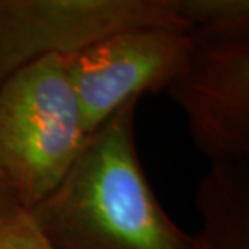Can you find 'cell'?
<instances>
[{
	"label": "cell",
	"mask_w": 249,
	"mask_h": 249,
	"mask_svg": "<svg viewBox=\"0 0 249 249\" xmlns=\"http://www.w3.org/2000/svg\"><path fill=\"white\" fill-rule=\"evenodd\" d=\"M129 99L84 141L76 160L29 217L55 249H194L159 204L138 156Z\"/></svg>",
	"instance_id": "cell-1"
},
{
	"label": "cell",
	"mask_w": 249,
	"mask_h": 249,
	"mask_svg": "<svg viewBox=\"0 0 249 249\" xmlns=\"http://www.w3.org/2000/svg\"><path fill=\"white\" fill-rule=\"evenodd\" d=\"M86 138L68 53L44 57L0 88V186L24 211L60 185Z\"/></svg>",
	"instance_id": "cell-2"
},
{
	"label": "cell",
	"mask_w": 249,
	"mask_h": 249,
	"mask_svg": "<svg viewBox=\"0 0 249 249\" xmlns=\"http://www.w3.org/2000/svg\"><path fill=\"white\" fill-rule=\"evenodd\" d=\"M133 26L186 28L177 0H0V88L44 57Z\"/></svg>",
	"instance_id": "cell-3"
},
{
	"label": "cell",
	"mask_w": 249,
	"mask_h": 249,
	"mask_svg": "<svg viewBox=\"0 0 249 249\" xmlns=\"http://www.w3.org/2000/svg\"><path fill=\"white\" fill-rule=\"evenodd\" d=\"M193 49L194 37L186 28L133 26L68 53V74L88 136L129 99L167 91Z\"/></svg>",
	"instance_id": "cell-4"
},
{
	"label": "cell",
	"mask_w": 249,
	"mask_h": 249,
	"mask_svg": "<svg viewBox=\"0 0 249 249\" xmlns=\"http://www.w3.org/2000/svg\"><path fill=\"white\" fill-rule=\"evenodd\" d=\"M211 163L249 162V41H197L167 89Z\"/></svg>",
	"instance_id": "cell-5"
},
{
	"label": "cell",
	"mask_w": 249,
	"mask_h": 249,
	"mask_svg": "<svg viewBox=\"0 0 249 249\" xmlns=\"http://www.w3.org/2000/svg\"><path fill=\"white\" fill-rule=\"evenodd\" d=\"M204 249H249V162L211 163L196 191Z\"/></svg>",
	"instance_id": "cell-6"
},
{
	"label": "cell",
	"mask_w": 249,
	"mask_h": 249,
	"mask_svg": "<svg viewBox=\"0 0 249 249\" xmlns=\"http://www.w3.org/2000/svg\"><path fill=\"white\" fill-rule=\"evenodd\" d=\"M177 10L197 41H249L248 0H177Z\"/></svg>",
	"instance_id": "cell-7"
},
{
	"label": "cell",
	"mask_w": 249,
	"mask_h": 249,
	"mask_svg": "<svg viewBox=\"0 0 249 249\" xmlns=\"http://www.w3.org/2000/svg\"><path fill=\"white\" fill-rule=\"evenodd\" d=\"M0 249H55L34 225L29 212L15 206L0 213Z\"/></svg>",
	"instance_id": "cell-8"
},
{
	"label": "cell",
	"mask_w": 249,
	"mask_h": 249,
	"mask_svg": "<svg viewBox=\"0 0 249 249\" xmlns=\"http://www.w3.org/2000/svg\"><path fill=\"white\" fill-rule=\"evenodd\" d=\"M15 206H17V204L12 201V197H10L8 194L5 193V189L0 186V213H3L5 211H8V209H12Z\"/></svg>",
	"instance_id": "cell-9"
},
{
	"label": "cell",
	"mask_w": 249,
	"mask_h": 249,
	"mask_svg": "<svg viewBox=\"0 0 249 249\" xmlns=\"http://www.w3.org/2000/svg\"><path fill=\"white\" fill-rule=\"evenodd\" d=\"M194 249H204L201 243H199V240H197V236H196V235H194Z\"/></svg>",
	"instance_id": "cell-10"
}]
</instances>
